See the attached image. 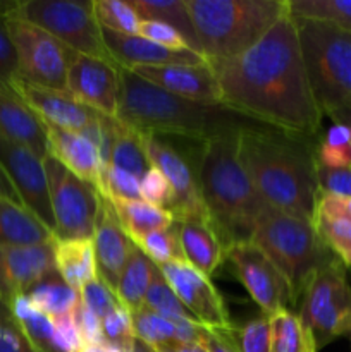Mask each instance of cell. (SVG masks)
Here are the masks:
<instances>
[{
	"label": "cell",
	"mask_w": 351,
	"mask_h": 352,
	"mask_svg": "<svg viewBox=\"0 0 351 352\" xmlns=\"http://www.w3.org/2000/svg\"><path fill=\"white\" fill-rule=\"evenodd\" d=\"M109 201L116 210L120 227L133 241V244L148 234L169 229L176 222L171 210L155 206L145 199H109Z\"/></svg>",
	"instance_id": "4316f807"
},
{
	"label": "cell",
	"mask_w": 351,
	"mask_h": 352,
	"mask_svg": "<svg viewBox=\"0 0 351 352\" xmlns=\"http://www.w3.org/2000/svg\"><path fill=\"white\" fill-rule=\"evenodd\" d=\"M317 162L332 168L351 167V127L332 124L317 144Z\"/></svg>",
	"instance_id": "f35d334b"
},
{
	"label": "cell",
	"mask_w": 351,
	"mask_h": 352,
	"mask_svg": "<svg viewBox=\"0 0 351 352\" xmlns=\"http://www.w3.org/2000/svg\"><path fill=\"white\" fill-rule=\"evenodd\" d=\"M313 226L326 246L346 268H351V219L315 210Z\"/></svg>",
	"instance_id": "d590c367"
},
{
	"label": "cell",
	"mask_w": 351,
	"mask_h": 352,
	"mask_svg": "<svg viewBox=\"0 0 351 352\" xmlns=\"http://www.w3.org/2000/svg\"><path fill=\"white\" fill-rule=\"evenodd\" d=\"M134 74L147 79L164 91L193 102L220 105L217 78L209 62L196 65H158V67H134Z\"/></svg>",
	"instance_id": "d6986e66"
},
{
	"label": "cell",
	"mask_w": 351,
	"mask_h": 352,
	"mask_svg": "<svg viewBox=\"0 0 351 352\" xmlns=\"http://www.w3.org/2000/svg\"><path fill=\"white\" fill-rule=\"evenodd\" d=\"M17 55V79L48 89L67 91V72L74 50L16 12L6 19Z\"/></svg>",
	"instance_id": "30bf717a"
},
{
	"label": "cell",
	"mask_w": 351,
	"mask_h": 352,
	"mask_svg": "<svg viewBox=\"0 0 351 352\" xmlns=\"http://www.w3.org/2000/svg\"><path fill=\"white\" fill-rule=\"evenodd\" d=\"M226 258L248 294L262 309V315L272 316L281 309H291L289 306H295L286 277L257 244L251 241L231 244Z\"/></svg>",
	"instance_id": "7c38bea8"
},
{
	"label": "cell",
	"mask_w": 351,
	"mask_h": 352,
	"mask_svg": "<svg viewBox=\"0 0 351 352\" xmlns=\"http://www.w3.org/2000/svg\"><path fill=\"white\" fill-rule=\"evenodd\" d=\"M54 241L36 246H0V299L3 302L28 294L55 270Z\"/></svg>",
	"instance_id": "ac0fdd59"
},
{
	"label": "cell",
	"mask_w": 351,
	"mask_h": 352,
	"mask_svg": "<svg viewBox=\"0 0 351 352\" xmlns=\"http://www.w3.org/2000/svg\"><path fill=\"white\" fill-rule=\"evenodd\" d=\"M330 120H332L334 124H344V126L351 127V107L350 109H344L341 110V112H337L336 116L330 117Z\"/></svg>",
	"instance_id": "680465c9"
},
{
	"label": "cell",
	"mask_w": 351,
	"mask_h": 352,
	"mask_svg": "<svg viewBox=\"0 0 351 352\" xmlns=\"http://www.w3.org/2000/svg\"><path fill=\"white\" fill-rule=\"evenodd\" d=\"M55 239V234L19 201L0 198V246H36Z\"/></svg>",
	"instance_id": "d4e9b609"
},
{
	"label": "cell",
	"mask_w": 351,
	"mask_h": 352,
	"mask_svg": "<svg viewBox=\"0 0 351 352\" xmlns=\"http://www.w3.org/2000/svg\"><path fill=\"white\" fill-rule=\"evenodd\" d=\"M240 131L202 141L196 179L210 222L224 246L250 241L267 203L255 189L240 153Z\"/></svg>",
	"instance_id": "3957f363"
},
{
	"label": "cell",
	"mask_w": 351,
	"mask_h": 352,
	"mask_svg": "<svg viewBox=\"0 0 351 352\" xmlns=\"http://www.w3.org/2000/svg\"><path fill=\"white\" fill-rule=\"evenodd\" d=\"M282 272L291 287L295 306L313 275L336 260L317 232L313 222L265 206L250 237Z\"/></svg>",
	"instance_id": "8992f818"
},
{
	"label": "cell",
	"mask_w": 351,
	"mask_h": 352,
	"mask_svg": "<svg viewBox=\"0 0 351 352\" xmlns=\"http://www.w3.org/2000/svg\"><path fill=\"white\" fill-rule=\"evenodd\" d=\"M298 315L312 332L319 351L351 332V284L346 267L337 258L308 282L299 299Z\"/></svg>",
	"instance_id": "9c48e42d"
},
{
	"label": "cell",
	"mask_w": 351,
	"mask_h": 352,
	"mask_svg": "<svg viewBox=\"0 0 351 352\" xmlns=\"http://www.w3.org/2000/svg\"><path fill=\"white\" fill-rule=\"evenodd\" d=\"M0 167L12 186L17 201L55 234V220L43 158L38 157L30 148L0 140Z\"/></svg>",
	"instance_id": "4fadbf2b"
},
{
	"label": "cell",
	"mask_w": 351,
	"mask_h": 352,
	"mask_svg": "<svg viewBox=\"0 0 351 352\" xmlns=\"http://www.w3.org/2000/svg\"><path fill=\"white\" fill-rule=\"evenodd\" d=\"M133 352H150V349H147V347H145L143 344H141V342H138L136 349H134Z\"/></svg>",
	"instance_id": "91938a15"
},
{
	"label": "cell",
	"mask_w": 351,
	"mask_h": 352,
	"mask_svg": "<svg viewBox=\"0 0 351 352\" xmlns=\"http://www.w3.org/2000/svg\"><path fill=\"white\" fill-rule=\"evenodd\" d=\"M16 14L50 33L76 54L116 64L93 12V0H24L19 2Z\"/></svg>",
	"instance_id": "ba28073f"
},
{
	"label": "cell",
	"mask_w": 351,
	"mask_h": 352,
	"mask_svg": "<svg viewBox=\"0 0 351 352\" xmlns=\"http://www.w3.org/2000/svg\"><path fill=\"white\" fill-rule=\"evenodd\" d=\"M160 272L189 315L209 329H233L229 311L224 298L212 284L210 277L203 275L186 260H176L160 265Z\"/></svg>",
	"instance_id": "5bb4252c"
},
{
	"label": "cell",
	"mask_w": 351,
	"mask_h": 352,
	"mask_svg": "<svg viewBox=\"0 0 351 352\" xmlns=\"http://www.w3.org/2000/svg\"><path fill=\"white\" fill-rule=\"evenodd\" d=\"M350 336H351V332H350Z\"/></svg>",
	"instance_id": "94428289"
},
{
	"label": "cell",
	"mask_w": 351,
	"mask_h": 352,
	"mask_svg": "<svg viewBox=\"0 0 351 352\" xmlns=\"http://www.w3.org/2000/svg\"><path fill=\"white\" fill-rule=\"evenodd\" d=\"M134 246L140 248L157 267L176 260H184L181 243H179L178 223L176 222L169 229L158 230V232H151L148 236L141 237L140 241L134 243Z\"/></svg>",
	"instance_id": "ab89813d"
},
{
	"label": "cell",
	"mask_w": 351,
	"mask_h": 352,
	"mask_svg": "<svg viewBox=\"0 0 351 352\" xmlns=\"http://www.w3.org/2000/svg\"><path fill=\"white\" fill-rule=\"evenodd\" d=\"M317 210L327 213H339V215L351 219V199L348 198H337V196L320 195L319 203H317Z\"/></svg>",
	"instance_id": "db71d44e"
},
{
	"label": "cell",
	"mask_w": 351,
	"mask_h": 352,
	"mask_svg": "<svg viewBox=\"0 0 351 352\" xmlns=\"http://www.w3.org/2000/svg\"><path fill=\"white\" fill-rule=\"evenodd\" d=\"M0 140L30 148L38 157L48 155L47 127L10 86L0 85Z\"/></svg>",
	"instance_id": "7402d4cb"
},
{
	"label": "cell",
	"mask_w": 351,
	"mask_h": 352,
	"mask_svg": "<svg viewBox=\"0 0 351 352\" xmlns=\"http://www.w3.org/2000/svg\"><path fill=\"white\" fill-rule=\"evenodd\" d=\"M160 352H206V351L203 349L200 344H179V346H174L171 347V349H165Z\"/></svg>",
	"instance_id": "9f6ffc18"
},
{
	"label": "cell",
	"mask_w": 351,
	"mask_h": 352,
	"mask_svg": "<svg viewBox=\"0 0 351 352\" xmlns=\"http://www.w3.org/2000/svg\"><path fill=\"white\" fill-rule=\"evenodd\" d=\"M79 298L81 302L93 313L98 316L100 320L105 318L109 313H112L117 306H120L119 299H117L116 292L96 275L89 282H86L81 289H79Z\"/></svg>",
	"instance_id": "bcb514c9"
},
{
	"label": "cell",
	"mask_w": 351,
	"mask_h": 352,
	"mask_svg": "<svg viewBox=\"0 0 351 352\" xmlns=\"http://www.w3.org/2000/svg\"><path fill=\"white\" fill-rule=\"evenodd\" d=\"M33 305L40 309L48 318H57V316L69 315L74 311L79 305L81 298L76 289H72L57 270L50 272L47 277L41 278L30 292H28Z\"/></svg>",
	"instance_id": "4dcf8cb0"
},
{
	"label": "cell",
	"mask_w": 351,
	"mask_h": 352,
	"mask_svg": "<svg viewBox=\"0 0 351 352\" xmlns=\"http://www.w3.org/2000/svg\"><path fill=\"white\" fill-rule=\"evenodd\" d=\"M131 318H133V329L138 342L143 344L147 349L160 352L181 344L178 323L155 315L145 306L131 313Z\"/></svg>",
	"instance_id": "836d02e7"
},
{
	"label": "cell",
	"mask_w": 351,
	"mask_h": 352,
	"mask_svg": "<svg viewBox=\"0 0 351 352\" xmlns=\"http://www.w3.org/2000/svg\"><path fill=\"white\" fill-rule=\"evenodd\" d=\"M47 141L50 157L61 162L69 172L98 189L103 162L98 146L89 138L57 127H47Z\"/></svg>",
	"instance_id": "603a6c76"
},
{
	"label": "cell",
	"mask_w": 351,
	"mask_h": 352,
	"mask_svg": "<svg viewBox=\"0 0 351 352\" xmlns=\"http://www.w3.org/2000/svg\"><path fill=\"white\" fill-rule=\"evenodd\" d=\"M102 31L107 48H109L119 67H158V65L178 64L196 65L209 62L206 57L196 54V52L165 48L162 45L147 40V38H141L140 34L129 36V34H119L105 30Z\"/></svg>",
	"instance_id": "44dd1931"
},
{
	"label": "cell",
	"mask_w": 351,
	"mask_h": 352,
	"mask_svg": "<svg viewBox=\"0 0 351 352\" xmlns=\"http://www.w3.org/2000/svg\"><path fill=\"white\" fill-rule=\"evenodd\" d=\"M109 165L120 168L134 177L141 179L145 172L151 167L147 153H145L141 136L138 131L131 129L124 122L117 119L116 131H114L112 148L109 155Z\"/></svg>",
	"instance_id": "1f68e13d"
},
{
	"label": "cell",
	"mask_w": 351,
	"mask_h": 352,
	"mask_svg": "<svg viewBox=\"0 0 351 352\" xmlns=\"http://www.w3.org/2000/svg\"><path fill=\"white\" fill-rule=\"evenodd\" d=\"M52 322H54L57 339L58 342H61L64 352H78L79 347L83 346V340L81 337H79L78 327H76L72 313L57 316V318H52Z\"/></svg>",
	"instance_id": "f5cc1de1"
},
{
	"label": "cell",
	"mask_w": 351,
	"mask_h": 352,
	"mask_svg": "<svg viewBox=\"0 0 351 352\" xmlns=\"http://www.w3.org/2000/svg\"><path fill=\"white\" fill-rule=\"evenodd\" d=\"M233 336L240 352H272L270 316L262 315L244 327H234Z\"/></svg>",
	"instance_id": "b9f144b4"
},
{
	"label": "cell",
	"mask_w": 351,
	"mask_h": 352,
	"mask_svg": "<svg viewBox=\"0 0 351 352\" xmlns=\"http://www.w3.org/2000/svg\"><path fill=\"white\" fill-rule=\"evenodd\" d=\"M119 65L102 58L76 54L67 72V93L102 116L119 113Z\"/></svg>",
	"instance_id": "2e32d148"
},
{
	"label": "cell",
	"mask_w": 351,
	"mask_h": 352,
	"mask_svg": "<svg viewBox=\"0 0 351 352\" xmlns=\"http://www.w3.org/2000/svg\"><path fill=\"white\" fill-rule=\"evenodd\" d=\"M72 316H74L76 327H78L83 344H103L102 320L93 315L81 301L72 311Z\"/></svg>",
	"instance_id": "f907efd6"
},
{
	"label": "cell",
	"mask_w": 351,
	"mask_h": 352,
	"mask_svg": "<svg viewBox=\"0 0 351 352\" xmlns=\"http://www.w3.org/2000/svg\"><path fill=\"white\" fill-rule=\"evenodd\" d=\"M176 223L184 260L203 275L212 277L227 253L213 223L210 219L176 220Z\"/></svg>",
	"instance_id": "cb8c5ba5"
},
{
	"label": "cell",
	"mask_w": 351,
	"mask_h": 352,
	"mask_svg": "<svg viewBox=\"0 0 351 352\" xmlns=\"http://www.w3.org/2000/svg\"><path fill=\"white\" fill-rule=\"evenodd\" d=\"M220 105L282 133L312 138L322 124L306 74L295 17L288 12L250 50L227 60H209Z\"/></svg>",
	"instance_id": "6da1fadb"
},
{
	"label": "cell",
	"mask_w": 351,
	"mask_h": 352,
	"mask_svg": "<svg viewBox=\"0 0 351 352\" xmlns=\"http://www.w3.org/2000/svg\"><path fill=\"white\" fill-rule=\"evenodd\" d=\"M140 136L150 165L157 167L172 186L174 203L171 206V212L174 219H209L198 188L196 172L189 167L186 158L167 141L160 140V136L141 133Z\"/></svg>",
	"instance_id": "9a60e30c"
},
{
	"label": "cell",
	"mask_w": 351,
	"mask_h": 352,
	"mask_svg": "<svg viewBox=\"0 0 351 352\" xmlns=\"http://www.w3.org/2000/svg\"><path fill=\"white\" fill-rule=\"evenodd\" d=\"M7 305L12 309L14 316L21 323L24 333L31 340V344L36 347L38 352H64L57 339V332H55L52 318H48L45 313H41L33 305L30 296H17Z\"/></svg>",
	"instance_id": "f546056e"
},
{
	"label": "cell",
	"mask_w": 351,
	"mask_h": 352,
	"mask_svg": "<svg viewBox=\"0 0 351 352\" xmlns=\"http://www.w3.org/2000/svg\"><path fill=\"white\" fill-rule=\"evenodd\" d=\"M0 198H9V199H14V201H17L16 192H14V189H12V186H10L7 175L3 174L2 167H0Z\"/></svg>",
	"instance_id": "11a10c76"
},
{
	"label": "cell",
	"mask_w": 351,
	"mask_h": 352,
	"mask_svg": "<svg viewBox=\"0 0 351 352\" xmlns=\"http://www.w3.org/2000/svg\"><path fill=\"white\" fill-rule=\"evenodd\" d=\"M119 81L117 119L141 134H174L205 141L215 134L250 126L226 107L176 96L140 78L131 69H119Z\"/></svg>",
	"instance_id": "277c9868"
},
{
	"label": "cell",
	"mask_w": 351,
	"mask_h": 352,
	"mask_svg": "<svg viewBox=\"0 0 351 352\" xmlns=\"http://www.w3.org/2000/svg\"><path fill=\"white\" fill-rule=\"evenodd\" d=\"M0 352H38L7 302L0 299Z\"/></svg>",
	"instance_id": "f6af8a7d"
},
{
	"label": "cell",
	"mask_w": 351,
	"mask_h": 352,
	"mask_svg": "<svg viewBox=\"0 0 351 352\" xmlns=\"http://www.w3.org/2000/svg\"><path fill=\"white\" fill-rule=\"evenodd\" d=\"M158 270L157 265L143 253L138 246L131 250L127 263L120 274L116 285V296L120 305L129 313L138 311L145 306V296L151 284L155 272Z\"/></svg>",
	"instance_id": "f1b7e54d"
},
{
	"label": "cell",
	"mask_w": 351,
	"mask_h": 352,
	"mask_svg": "<svg viewBox=\"0 0 351 352\" xmlns=\"http://www.w3.org/2000/svg\"><path fill=\"white\" fill-rule=\"evenodd\" d=\"M93 12L102 30L129 36L140 34L141 19L127 0H93Z\"/></svg>",
	"instance_id": "8d00e7d4"
},
{
	"label": "cell",
	"mask_w": 351,
	"mask_h": 352,
	"mask_svg": "<svg viewBox=\"0 0 351 352\" xmlns=\"http://www.w3.org/2000/svg\"><path fill=\"white\" fill-rule=\"evenodd\" d=\"M315 150L305 136L253 126L240 131L241 160L260 198L308 222H313L320 198Z\"/></svg>",
	"instance_id": "7a4b0ae2"
},
{
	"label": "cell",
	"mask_w": 351,
	"mask_h": 352,
	"mask_svg": "<svg viewBox=\"0 0 351 352\" xmlns=\"http://www.w3.org/2000/svg\"><path fill=\"white\" fill-rule=\"evenodd\" d=\"M19 7V2L0 0V85L10 86L17 78V55L7 30L6 19L14 14Z\"/></svg>",
	"instance_id": "7bdbcfd3"
},
{
	"label": "cell",
	"mask_w": 351,
	"mask_h": 352,
	"mask_svg": "<svg viewBox=\"0 0 351 352\" xmlns=\"http://www.w3.org/2000/svg\"><path fill=\"white\" fill-rule=\"evenodd\" d=\"M206 60L250 50L288 12V0H186Z\"/></svg>",
	"instance_id": "5b68a950"
},
{
	"label": "cell",
	"mask_w": 351,
	"mask_h": 352,
	"mask_svg": "<svg viewBox=\"0 0 351 352\" xmlns=\"http://www.w3.org/2000/svg\"><path fill=\"white\" fill-rule=\"evenodd\" d=\"M270 325L272 352H319L312 332L292 309L274 313Z\"/></svg>",
	"instance_id": "d6a6232c"
},
{
	"label": "cell",
	"mask_w": 351,
	"mask_h": 352,
	"mask_svg": "<svg viewBox=\"0 0 351 352\" xmlns=\"http://www.w3.org/2000/svg\"><path fill=\"white\" fill-rule=\"evenodd\" d=\"M98 192L107 199H141L140 179L112 165H103Z\"/></svg>",
	"instance_id": "ee69618b"
},
{
	"label": "cell",
	"mask_w": 351,
	"mask_h": 352,
	"mask_svg": "<svg viewBox=\"0 0 351 352\" xmlns=\"http://www.w3.org/2000/svg\"><path fill=\"white\" fill-rule=\"evenodd\" d=\"M140 189L141 199L155 206H160V208L171 210L172 203H174V191H172V186L169 184L167 177L157 167L151 165L145 172L143 177L140 179Z\"/></svg>",
	"instance_id": "7dc6e473"
},
{
	"label": "cell",
	"mask_w": 351,
	"mask_h": 352,
	"mask_svg": "<svg viewBox=\"0 0 351 352\" xmlns=\"http://www.w3.org/2000/svg\"><path fill=\"white\" fill-rule=\"evenodd\" d=\"M102 336L103 344L119 352H133L138 346L133 318L123 305L117 306L112 313L102 318Z\"/></svg>",
	"instance_id": "60d3db41"
},
{
	"label": "cell",
	"mask_w": 351,
	"mask_h": 352,
	"mask_svg": "<svg viewBox=\"0 0 351 352\" xmlns=\"http://www.w3.org/2000/svg\"><path fill=\"white\" fill-rule=\"evenodd\" d=\"M145 308L153 311L155 315L164 316V318L171 320V322H182V320H195L188 313V309L181 305L179 298L172 287L169 285L167 278L158 268L155 272L151 284L148 287L147 296H145Z\"/></svg>",
	"instance_id": "74e56055"
},
{
	"label": "cell",
	"mask_w": 351,
	"mask_h": 352,
	"mask_svg": "<svg viewBox=\"0 0 351 352\" xmlns=\"http://www.w3.org/2000/svg\"><path fill=\"white\" fill-rule=\"evenodd\" d=\"M10 88L31 107L47 127L88 134L107 117L83 105L67 91L41 88L17 78L10 82Z\"/></svg>",
	"instance_id": "e0dca14e"
},
{
	"label": "cell",
	"mask_w": 351,
	"mask_h": 352,
	"mask_svg": "<svg viewBox=\"0 0 351 352\" xmlns=\"http://www.w3.org/2000/svg\"><path fill=\"white\" fill-rule=\"evenodd\" d=\"M295 21L313 96L330 119L351 107V31L320 21Z\"/></svg>",
	"instance_id": "52a82bcc"
},
{
	"label": "cell",
	"mask_w": 351,
	"mask_h": 352,
	"mask_svg": "<svg viewBox=\"0 0 351 352\" xmlns=\"http://www.w3.org/2000/svg\"><path fill=\"white\" fill-rule=\"evenodd\" d=\"M127 2L136 10L141 21H158L167 24L184 38L189 50L203 55L186 0H127Z\"/></svg>",
	"instance_id": "83f0119b"
},
{
	"label": "cell",
	"mask_w": 351,
	"mask_h": 352,
	"mask_svg": "<svg viewBox=\"0 0 351 352\" xmlns=\"http://www.w3.org/2000/svg\"><path fill=\"white\" fill-rule=\"evenodd\" d=\"M140 36L165 48H172V50H189L184 38L178 31L158 21H141Z\"/></svg>",
	"instance_id": "681fc988"
},
{
	"label": "cell",
	"mask_w": 351,
	"mask_h": 352,
	"mask_svg": "<svg viewBox=\"0 0 351 352\" xmlns=\"http://www.w3.org/2000/svg\"><path fill=\"white\" fill-rule=\"evenodd\" d=\"M50 189L57 239H92L102 195L89 182L69 172L61 162L43 158Z\"/></svg>",
	"instance_id": "8fae6325"
},
{
	"label": "cell",
	"mask_w": 351,
	"mask_h": 352,
	"mask_svg": "<svg viewBox=\"0 0 351 352\" xmlns=\"http://www.w3.org/2000/svg\"><path fill=\"white\" fill-rule=\"evenodd\" d=\"M78 352H119L114 347H109L107 344H83Z\"/></svg>",
	"instance_id": "6f0895ef"
},
{
	"label": "cell",
	"mask_w": 351,
	"mask_h": 352,
	"mask_svg": "<svg viewBox=\"0 0 351 352\" xmlns=\"http://www.w3.org/2000/svg\"><path fill=\"white\" fill-rule=\"evenodd\" d=\"M92 239L98 277L112 291H116L117 280L126 267L134 244L123 230L116 210L105 196L100 199L98 217H96L95 232Z\"/></svg>",
	"instance_id": "ffe728a7"
},
{
	"label": "cell",
	"mask_w": 351,
	"mask_h": 352,
	"mask_svg": "<svg viewBox=\"0 0 351 352\" xmlns=\"http://www.w3.org/2000/svg\"><path fill=\"white\" fill-rule=\"evenodd\" d=\"M295 19L320 21L351 31V0H288Z\"/></svg>",
	"instance_id": "e575fe53"
},
{
	"label": "cell",
	"mask_w": 351,
	"mask_h": 352,
	"mask_svg": "<svg viewBox=\"0 0 351 352\" xmlns=\"http://www.w3.org/2000/svg\"><path fill=\"white\" fill-rule=\"evenodd\" d=\"M233 329H209L203 325L198 344L206 352H240L234 340Z\"/></svg>",
	"instance_id": "816d5d0a"
},
{
	"label": "cell",
	"mask_w": 351,
	"mask_h": 352,
	"mask_svg": "<svg viewBox=\"0 0 351 352\" xmlns=\"http://www.w3.org/2000/svg\"><path fill=\"white\" fill-rule=\"evenodd\" d=\"M315 174L320 195L351 199V167L332 168L317 162Z\"/></svg>",
	"instance_id": "c3c4849f"
},
{
	"label": "cell",
	"mask_w": 351,
	"mask_h": 352,
	"mask_svg": "<svg viewBox=\"0 0 351 352\" xmlns=\"http://www.w3.org/2000/svg\"><path fill=\"white\" fill-rule=\"evenodd\" d=\"M55 270L79 292V289L98 275L93 239H57L54 241Z\"/></svg>",
	"instance_id": "484cf974"
}]
</instances>
